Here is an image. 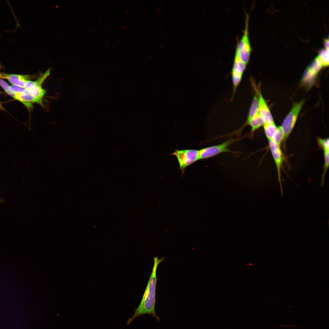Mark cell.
<instances>
[{
    "mask_svg": "<svg viewBox=\"0 0 329 329\" xmlns=\"http://www.w3.org/2000/svg\"><path fill=\"white\" fill-rule=\"evenodd\" d=\"M163 260V258L159 259L157 257L154 258L152 272L142 299L132 317L128 320V325L131 323L136 317L146 314H150L157 320H159V318L156 315L155 306L156 271L158 264Z\"/></svg>",
    "mask_w": 329,
    "mask_h": 329,
    "instance_id": "1",
    "label": "cell"
},
{
    "mask_svg": "<svg viewBox=\"0 0 329 329\" xmlns=\"http://www.w3.org/2000/svg\"><path fill=\"white\" fill-rule=\"evenodd\" d=\"M243 34L236 46L235 55L248 64L252 51L248 34V16L246 17Z\"/></svg>",
    "mask_w": 329,
    "mask_h": 329,
    "instance_id": "2",
    "label": "cell"
},
{
    "mask_svg": "<svg viewBox=\"0 0 329 329\" xmlns=\"http://www.w3.org/2000/svg\"><path fill=\"white\" fill-rule=\"evenodd\" d=\"M304 102V100H302L299 102L295 103L291 110L283 120L281 126L284 133V141L292 132Z\"/></svg>",
    "mask_w": 329,
    "mask_h": 329,
    "instance_id": "3",
    "label": "cell"
},
{
    "mask_svg": "<svg viewBox=\"0 0 329 329\" xmlns=\"http://www.w3.org/2000/svg\"><path fill=\"white\" fill-rule=\"evenodd\" d=\"M50 69H48L44 73H42L35 81H27L24 88L31 94L40 101L45 93V90L42 88L43 83L50 74Z\"/></svg>",
    "mask_w": 329,
    "mask_h": 329,
    "instance_id": "4",
    "label": "cell"
},
{
    "mask_svg": "<svg viewBox=\"0 0 329 329\" xmlns=\"http://www.w3.org/2000/svg\"><path fill=\"white\" fill-rule=\"evenodd\" d=\"M172 154L177 157L182 170L199 159V150H176Z\"/></svg>",
    "mask_w": 329,
    "mask_h": 329,
    "instance_id": "5",
    "label": "cell"
},
{
    "mask_svg": "<svg viewBox=\"0 0 329 329\" xmlns=\"http://www.w3.org/2000/svg\"><path fill=\"white\" fill-rule=\"evenodd\" d=\"M235 140L230 139L223 143L205 147L199 150L200 159L208 158L224 152H230L228 147Z\"/></svg>",
    "mask_w": 329,
    "mask_h": 329,
    "instance_id": "6",
    "label": "cell"
},
{
    "mask_svg": "<svg viewBox=\"0 0 329 329\" xmlns=\"http://www.w3.org/2000/svg\"><path fill=\"white\" fill-rule=\"evenodd\" d=\"M268 140L269 147L277 168L278 179L281 187V195L282 196L283 190L281 179V170L285 158L280 148V146L278 145L272 140Z\"/></svg>",
    "mask_w": 329,
    "mask_h": 329,
    "instance_id": "7",
    "label": "cell"
},
{
    "mask_svg": "<svg viewBox=\"0 0 329 329\" xmlns=\"http://www.w3.org/2000/svg\"><path fill=\"white\" fill-rule=\"evenodd\" d=\"M258 112L263 119L264 123L274 122V119L260 91H258Z\"/></svg>",
    "mask_w": 329,
    "mask_h": 329,
    "instance_id": "8",
    "label": "cell"
},
{
    "mask_svg": "<svg viewBox=\"0 0 329 329\" xmlns=\"http://www.w3.org/2000/svg\"><path fill=\"white\" fill-rule=\"evenodd\" d=\"M28 75L14 74L1 73L0 78L8 80L12 85L24 88L29 78Z\"/></svg>",
    "mask_w": 329,
    "mask_h": 329,
    "instance_id": "9",
    "label": "cell"
},
{
    "mask_svg": "<svg viewBox=\"0 0 329 329\" xmlns=\"http://www.w3.org/2000/svg\"><path fill=\"white\" fill-rule=\"evenodd\" d=\"M319 72L311 66L306 69L302 76V83L308 88L311 87L313 84Z\"/></svg>",
    "mask_w": 329,
    "mask_h": 329,
    "instance_id": "10",
    "label": "cell"
},
{
    "mask_svg": "<svg viewBox=\"0 0 329 329\" xmlns=\"http://www.w3.org/2000/svg\"><path fill=\"white\" fill-rule=\"evenodd\" d=\"M247 123L249 125L252 132L263 126L264 122L259 113L251 119L247 120Z\"/></svg>",
    "mask_w": 329,
    "mask_h": 329,
    "instance_id": "11",
    "label": "cell"
},
{
    "mask_svg": "<svg viewBox=\"0 0 329 329\" xmlns=\"http://www.w3.org/2000/svg\"><path fill=\"white\" fill-rule=\"evenodd\" d=\"M263 126L265 133L268 140H272L278 127H277L274 122L264 123Z\"/></svg>",
    "mask_w": 329,
    "mask_h": 329,
    "instance_id": "12",
    "label": "cell"
},
{
    "mask_svg": "<svg viewBox=\"0 0 329 329\" xmlns=\"http://www.w3.org/2000/svg\"><path fill=\"white\" fill-rule=\"evenodd\" d=\"M247 64L238 57L235 55L232 70L243 74L246 69Z\"/></svg>",
    "mask_w": 329,
    "mask_h": 329,
    "instance_id": "13",
    "label": "cell"
},
{
    "mask_svg": "<svg viewBox=\"0 0 329 329\" xmlns=\"http://www.w3.org/2000/svg\"><path fill=\"white\" fill-rule=\"evenodd\" d=\"M258 112V102L257 95L254 96L249 111L247 119H249Z\"/></svg>",
    "mask_w": 329,
    "mask_h": 329,
    "instance_id": "14",
    "label": "cell"
},
{
    "mask_svg": "<svg viewBox=\"0 0 329 329\" xmlns=\"http://www.w3.org/2000/svg\"><path fill=\"white\" fill-rule=\"evenodd\" d=\"M243 74L235 70H232V76L234 88V93L235 92L238 86L242 80Z\"/></svg>",
    "mask_w": 329,
    "mask_h": 329,
    "instance_id": "15",
    "label": "cell"
},
{
    "mask_svg": "<svg viewBox=\"0 0 329 329\" xmlns=\"http://www.w3.org/2000/svg\"><path fill=\"white\" fill-rule=\"evenodd\" d=\"M328 49L324 48L320 51L318 57L323 66H327L329 64Z\"/></svg>",
    "mask_w": 329,
    "mask_h": 329,
    "instance_id": "16",
    "label": "cell"
},
{
    "mask_svg": "<svg viewBox=\"0 0 329 329\" xmlns=\"http://www.w3.org/2000/svg\"><path fill=\"white\" fill-rule=\"evenodd\" d=\"M285 135L283 129L281 126L278 127L277 131L272 140L279 146H280L281 143L284 141Z\"/></svg>",
    "mask_w": 329,
    "mask_h": 329,
    "instance_id": "17",
    "label": "cell"
},
{
    "mask_svg": "<svg viewBox=\"0 0 329 329\" xmlns=\"http://www.w3.org/2000/svg\"><path fill=\"white\" fill-rule=\"evenodd\" d=\"M317 142L320 147L324 151H329V141L328 138L322 139L318 138Z\"/></svg>",
    "mask_w": 329,
    "mask_h": 329,
    "instance_id": "18",
    "label": "cell"
},
{
    "mask_svg": "<svg viewBox=\"0 0 329 329\" xmlns=\"http://www.w3.org/2000/svg\"><path fill=\"white\" fill-rule=\"evenodd\" d=\"M329 151H324V170L323 174L322 175V183H323L324 180V177L325 175V174L326 173V171L328 168L329 164Z\"/></svg>",
    "mask_w": 329,
    "mask_h": 329,
    "instance_id": "19",
    "label": "cell"
},
{
    "mask_svg": "<svg viewBox=\"0 0 329 329\" xmlns=\"http://www.w3.org/2000/svg\"><path fill=\"white\" fill-rule=\"evenodd\" d=\"M9 88L11 90L15 93L21 92L24 89V88L13 85L9 86Z\"/></svg>",
    "mask_w": 329,
    "mask_h": 329,
    "instance_id": "20",
    "label": "cell"
},
{
    "mask_svg": "<svg viewBox=\"0 0 329 329\" xmlns=\"http://www.w3.org/2000/svg\"><path fill=\"white\" fill-rule=\"evenodd\" d=\"M324 45L326 48L328 49V40L326 39L324 41Z\"/></svg>",
    "mask_w": 329,
    "mask_h": 329,
    "instance_id": "21",
    "label": "cell"
},
{
    "mask_svg": "<svg viewBox=\"0 0 329 329\" xmlns=\"http://www.w3.org/2000/svg\"><path fill=\"white\" fill-rule=\"evenodd\" d=\"M0 109L2 110H4V108H3V107H2V105L0 102Z\"/></svg>",
    "mask_w": 329,
    "mask_h": 329,
    "instance_id": "22",
    "label": "cell"
},
{
    "mask_svg": "<svg viewBox=\"0 0 329 329\" xmlns=\"http://www.w3.org/2000/svg\"><path fill=\"white\" fill-rule=\"evenodd\" d=\"M1 65H0V69H1ZM1 73H0V77H1Z\"/></svg>",
    "mask_w": 329,
    "mask_h": 329,
    "instance_id": "23",
    "label": "cell"
}]
</instances>
